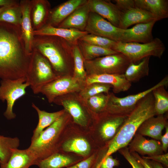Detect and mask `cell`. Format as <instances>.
I'll list each match as a JSON object with an SVG mask.
<instances>
[{
	"mask_svg": "<svg viewBox=\"0 0 168 168\" xmlns=\"http://www.w3.org/2000/svg\"><path fill=\"white\" fill-rule=\"evenodd\" d=\"M31 54L26 49L20 27L0 22V78L26 77Z\"/></svg>",
	"mask_w": 168,
	"mask_h": 168,
	"instance_id": "obj_1",
	"label": "cell"
},
{
	"mask_svg": "<svg viewBox=\"0 0 168 168\" xmlns=\"http://www.w3.org/2000/svg\"><path fill=\"white\" fill-rule=\"evenodd\" d=\"M73 45L58 36L36 35L33 49L37 50L48 60L58 77L73 76Z\"/></svg>",
	"mask_w": 168,
	"mask_h": 168,
	"instance_id": "obj_2",
	"label": "cell"
},
{
	"mask_svg": "<svg viewBox=\"0 0 168 168\" xmlns=\"http://www.w3.org/2000/svg\"><path fill=\"white\" fill-rule=\"evenodd\" d=\"M155 116L154 98L152 92L140 100L125 118L115 135L109 142L106 153L103 157L127 147L142 123Z\"/></svg>",
	"mask_w": 168,
	"mask_h": 168,
	"instance_id": "obj_3",
	"label": "cell"
},
{
	"mask_svg": "<svg viewBox=\"0 0 168 168\" xmlns=\"http://www.w3.org/2000/svg\"><path fill=\"white\" fill-rule=\"evenodd\" d=\"M71 119L65 111L55 121L44 130L37 138L31 141L27 149L35 156L39 162L58 152L63 128Z\"/></svg>",
	"mask_w": 168,
	"mask_h": 168,
	"instance_id": "obj_4",
	"label": "cell"
},
{
	"mask_svg": "<svg viewBox=\"0 0 168 168\" xmlns=\"http://www.w3.org/2000/svg\"><path fill=\"white\" fill-rule=\"evenodd\" d=\"M59 77L55 74L48 60L40 52L33 49L26 76V82L33 93H40L45 85Z\"/></svg>",
	"mask_w": 168,
	"mask_h": 168,
	"instance_id": "obj_5",
	"label": "cell"
},
{
	"mask_svg": "<svg viewBox=\"0 0 168 168\" xmlns=\"http://www.w3.org/2000/svg\"><path fill=\"white\" fill-rule=\"evenodd\" d=\"M53 103L62 106L73 122L82 127H86L91 121H95L97 116L78 93H71L58 97Z\"/></svg>",
	"mask_w": 168,
	"mask_h": 168,
	"instance_id": "obj_6",
	"label": "cell"
},
{
	"mask_svg": "<svg viewBox=\"0 0 168 168\" xmlns=\"http://www.w3.org/2000/svg\"><path fill=\"white\" fill-rule=\"evenodd\" d=\"M113 50L124 55L131 62L136 63L148 56L161 58L165 47L160 39L156 38L145 43L117 42Z\"/></svg>",
	"mask_w": 168,
	"mask_h": 168,
	"instance_id": "obj_7",
	"label": "cell"
},
{
	"mask_svg": "<svg viewBox=\"0 0 168 168\" xmlns=\"http://www.w3.org/2000/svg\"><path fill=\"white\" fill-rule=\"evenodd\" d=\"M131 62L122 54L117 53L84 60L87 76L102 74H124Z\"/></svg>",
	"mask_w": 168,
	"mask_h": 168,
	"instance_id": "obj_8",
	"label": "cell"
},
{
	"mask_svg": "<svg viewBox=\"0 0 168 168\" xmlns=\"http://www.w3.org/2000/svg\"><path fill=\"white\" fill-rule=\"evenodd\" d=\"M168 84V77L166 76L153 86L136 94L119 97L113 92H110L109 101L104 110L114 115L127 117L142 98L157 87L161 86L166 87Z\"/></svg>",
	"mask_w": 168,
	"mask_h": 168,
	"instance_id": "obj_9",
	"label": "cell"
},
{
	"mask_svg": "<svg viewBox=\"0 0 168 168\" xmlns=\"http://www.w3.org/2000/svg\"><path fill=\"white\" fill-rule=\"evenodd\" d=\"M30 86L26 77L17 79H2L0 82V100L6 101L7 106L4 115L8 120L15 119L16 116L13 109L16 100L26 94V89Z\"/></svg>",
	"mask_w": 168,
	"mask_h": 168,
	"instance_id": "obj_10",
	"label": "cell"
},
{
	"mask_svg": "<svg viewBox=\"0 0 168 168\" xmlns=\"http://www.w3.org/2000/svg\"><path fill=\"white\" fill-rule=\"evenodd\" d=\"M86 82L80 81L73 76L59 77L43 86L40 93L45 96L49 103L57 97L71 93H79L86 86Z\"/></svg>",
	"mask_w": 168,
	"mask_h": 168,
	"instance_id": "obj_11",
	"label": "cell"
},
{
	"mask_svg": "<svg viewBox=\"0 0 168 168\" xmlns=\"http://www.w3.org/2000/svg\"><path fill=\"white\" fill-rule=\"evenodd\" d=\"M85 31L88 34L120 42L124 29L114 26L98 14L90 12Z\"/></svg>",
	"mask_w": 168,
	"mask_h": 168,
	"instance_id": "obj_12",
	"label": "cell"
},
{
	"mask_svg": "<svg viewBox=\"0 0 168 168\" xmlns=\"http://www.w3.org/2000/svg\"><path fill=\"white\" fill-rule=\"evenodd\" d=\"M127 117L114 115L105 111L98 114L95 122L99 125L98 131L101 139L104 141H110Z\"/></svg>",
	"mask_w": 168,
	"mask_h": 168,
	"instance_id": "obj_13",
	"label": "cell"
},
{
	"mask_svg": "<svg viewBox=\"0 0 168 168\" xmlns=\"http://www.w3.org/2000/svg\"><path fill=\"white\" fill-rule=\"evenodd\" d=\"M156 21L139 23L131 28L124 29L120 42L145 43L152 41L154 39L152 30Z\"/></svg>",
	"mask_w": 168,
	"mask_h": 168,
	"instance_id": "obj_14",
	"label": "cell"
},
{
	"mask_svg": "<svg viewBox=\"0 0 168 168\" xmlns=\"http://www.w3.org/2000/svg\"><path fill=\"white\" fill-rule=\"evenodd\" d=\"M87 2L91 12L98 14L119 27L122 12L115 4L104 0H87Z\"/></svg>",
	"mask_w": 168,
	"mask_h": 168,
	"instance_id": "obj_15",
	"label": "cell"
},
{
	"mask_svg": "<svg viewBox=\"0 0 168 168\" xmlns=\"http://www.w3.org/2000/svg\"><path fill=\"white\" fill-rule=\"evenodd\" d=\"M128 147L130 152H136L141 155L152 156L163 154L161 145L158 140L148 139L136 133Z\"/></svg>",
	"mask_w": 168,
	"mask_h": 168,
	"instance_id": "obj_16",
	"label": "cell"
},
{
	"mask_svg": "<svg viewBox=\"0 0 168 168\" xmlns=\"http://www.w3.org/2000/svg\"><path fill=\"white\" fill-rule=\"evenodd\" d=\"M22 17L20 25L21 37L27 52L31 54L33 51V42L34 35L30 17L31 0L20 1Z\"/></svg>",
	"mask_w": 168,
	"mask_h": 168,
	"instance_id": "obj_17",
	"label": "cell"
},
{
	"mask_svg": "<svg viewBox=\"0 0 168 168\" xmlns=\"http://www.w3.org/2000/svg\"><path fill=\"white\" fill-rule=\"evenodd\" d=\"M88 34L85 31L54 27L45 25L40 29L33 31L34 35H52L61 38L73 45L77 44L82 37Z\"/></svg>",
	"mask_w": 168,
	"mask_h": 168,
	"instance_id": "obj_18",
	"label": "cell"
},
{
	"mask_svg": "<svg viewBox=\"0 0 168 168\" xmlns=\"http://www.w3.org/2000/svg\"><path fill=\"white\" fill-rule=\"evenodd\" d=\"M87 0H69L51 9L46 24L57 27Z\"/></svg>",
	"mask_w": 168,
	"mask_h": 168,
	"instance_id": "obj_19",
	"label": "cell"
},
{
	"mask_svg": "<svg viewBox=\"0 0 168 168\" xmlns=\"http://www.w3.org/2000/svg\"><path fill=\"white\" fill-rule=\"evenodd\" d=\"M47 0H31L30 17L34 31L39 30L46 24L51 10Z\"/></svg>",
	"mask_w": 168,
	"mask_h": 168,
	"instance_id": "obj_20",
	"label": "cell"
},
{
	"mask_svg": "<svg viewBox=\"0 0 168 168\" xmlns=\"http://www.w3.org/2000/svg\"><path fill=\"white\" fill-rule=\"evenodd\" d=\"M95 82L111 85L114 94L128 91L132 85V83L126 79L124 74H102L87 76L86 80V85Z\"/></svg>",
	"mask_w": 168,
	"mask_h": 168,
	"instance_id": "obj_21",
	"label": "cell"
},
{
	"mask_svg": "<svg viewBox=\"0 0 168 168\" xmlns=\"http://www.w3.org/2000/svg\"><path fill=\"white\" fill-rule=\"evenodd\" d=\"M167 125V119L164 114L154 116L144 122L136 133L156 140H160L162 131Z\"/></svg>",
	"mask_w": 168,
	"mask_h": 168,
	"instance_id": "obj_22",
	"label": "cell"
},
{
	"mask_svg": "<svg viewBox=\"0 0 168 168\" xmlns=\"http://www.w3.org/2000/svg\"><path fill=\"white\" fill-rule=\"evenodd\" d=\"M153 21H158L153 15L135 7L122 12L119 27L125 29L133 25L147 23Z\"/></svg>",
	"mask_w": 168,
	"mask_h": 168,
	"instance_id": "obj_23",
	"label": "cell"
},
{
	"mask_svg": "<svg viewBox=\"0 0 168 168\" xmlns=\"http://www.w3.org/2000/svg\"><path fill=\"white\" fill-rule=\"evenodd\" d=\"M90 10L86 2L80 6L57 27L85 31Z\"/></svg>",
	"mask_w": 168,
	"mask_h": 168,
	"instance_id": "obj_24",
	"label": "cell"
},
{
	"mask_svg": "<svg viewBox=\"0 0 168 168\" xmlns=\"http://www.w3.org/2000/svg\"><path fill=\"white\" fill-rule=\"evenodd\" d=\"M38 162L36 157L27 148H17L13 150L8 161L0 165V168H29L32 165H37Z\"/></svg>",
	"mask_w": 168,
	"mask_h": 168,
	"instance_id": "obj_25",
	"label": "cell"
},
{
	"mask_svg": "<svg viewBox=\"0 0 168 168\" xmlns=\"http://www.w3.org/2000/svg\"><path fill=\"white\" fill-rule=\"evenodd\" d=\"M135 6L153 15L158 21L168 17L167 0H134Z\"/></svg>",
	"mask_w": 168,
	"mask_h": 168,
	"instance_id": "obj_26",
	"label": "cell"
},
{
	"mask_svg": "<svg viewBox=\"0 0 168 168\" xmlns=\"http://www.w3.org/2000/svg\"><path fill=\"white\" fill-rule=\"evenodd\" d=\"M32 107L36 111L38 117V122L33 131L31 141L36 139L46 128L49 126L65 112L64 109L52 113H49L40 110L34 103L32 104Z\"/></svg>",
	"mask_w": 168,
	"mask_h": 168,
	"instance_id": "obj_27",
	"label": "cell"
},
{
	"mask_svg": "<svg viewBox=\"0 0 168 168\" xmlns=\"http://www.w3.org/2000/svg\"><path fill=\"white\" fill-rule=\"evenodd\" d=\"M150 58L146 57L136 63L131 62L124 74L126 79L132 83L138 82L141 78L148 76Z\"/></svg>",
	"mask_w": 168,
	"mask_h": 168,
	"instance_id": "obj_28",
	"label": "cell"
},
{
	"mask_svg": "<svg viewBox=\"0 0 168 168\" xmlns=\"http://www.w3.org/2000/svg\"><path fill=\"white\" fill-rule=\"evenodd\" d=\"M77 161V160L72 157L58 152L40 161L37 166L39 168H67Z\"/></svg>",
	"mask_w": 168,
	"mask_h": 168,
	"instance_id": "obj_29",
	"label": "cell"
},
{
	"mask_svg": "<svg viewBox=\"0 0 168 168\" xmlns=\"http://www.w3.org/2000/svg\"><path fill=\"white\" fill-rule=\"evenodd\" d=\"M77 45L84 60H90L118 53L112 49L87 43L80 40L78 41Z\"/></svg>",
	"mask_w": 168,
	"mask_h": 168,
	"instance_id": "obj_30",
	"label": "cell"
},
{
	"mask_svg": "<svg viewBox=\"0 0 168 168\" xmlns=\"http://www.w3.org/2000/svg\"><path fill=\"white\" fill-rule=\"evenodd\" d=\"M62 150L66 152H73L81 156H88L91 150L88 142L82 137L72 138L64 142L61 146Z\"/></svg>",
	"mask_w": 168,
	"mask_h": 168,
	"instance_id": "obj_31",
	"label": "cell"
},
{
	"mask_svg": "<svg viewBox=\"0 0 168 168\" xmlns=\"http://www.w3.org/2000/svg\"><path fill=\"white\" fill-rule=\"evenodd\" d=\"M20 144V140L17 137L0 135V165L5 164L8 161L13 150L18 148Z\"/></svg>",
	"mask_w": 168,
	"mask_h": 168,
	"instance_id": "obj_32",
	"label": "cell"
},
{
	"mask_svg": "<svg viewBox=\"0 0 168 168\" xmlns=\"http://www.w3.org/2000/svg\"><path fill=\"white\" fill-rule=\"evenodd\" d=\"M165 87L160 86L152 92L156 116L163 115L168 110V92Z\"/></svg>",
	"mask_w": 168,
	"mask_h": 168,
	"instance_id": "obj_33",
	"label": "cell"
},
{
	"mask_svg": "<svg viewBox=\"0 0 168 168\" xmlns=\"http://www.w3.org/2000/svg\"><path fill=\"white\" fill-rule=\"evenodd\" d=\"M22 13L19 3L9 6L0 15V22L20 27Z\"/></svg>",
	"mask_w": 168,
	"mask_h": 168,
	"instance_id": "obj_34",
	"label": "cell"
},
{
	"mask_svg": "<svg viewBox=\"0 0 168 168\" xmlns=\"http://www.w3.org/2000/svg\"><path fill=\"white\" fill-rule=\"evenodd\" d=\"M74 72L73 77L82 81L86 82L87 75L84 66V60L77 44L73 48Z\"/></svg>",
	"mask_w": 168,
	"mask_h": 168,
	"instance_id": "obj_35",
	"label": "cell"
},
{
	"mask_svg": "<svg viewBox=\"0 0 168 168\" xmlns=\"http://www.w3.org/2000/svg\"><path fill=\"white\" fill-rule=\"evenodd\" d=\"M110 92L108 94L100 93L88 98L86 100L90 110L98 114L105 109L109 101Z\"/></svg>",
	"mask_w": 168,
	"mask_h": 168,
	"instance_id": "obj_36",
	"label": "cell"
},
{
	"mask_svg": "<svg viewBox=\"0 0 168 168\" xmlns=\"http://www.w3.org/2000/svg\"><path fill=\"white\" fill-rule=\"evenodd\" d=\"M112 86L108 84L95 82L86 85L85 87L78 93L84 99L100 93L108 94Z\"/></svg>",
	"mask_w": 168,
	"mask_h": 168,
	"instance_id": "obj_37",
	"label": "cell"
},
{
	"mask_svg": "<svg viewBox=\"0 0 168 168\" xmlns=\"http://www.w3.org/2000/svg\"><path fill=\"white\" fill-rule=\"evenodd\" d=\"M79 40L88 44L113 50L117 42L90 34L85 35Z\"/></svg>",
	"mask_w": 168,
	"mask_h": 168,
	"instance_id": "obj_38",
	"label": "cell"
},
{
	"mask_svg": "<svg viewBox=\"0 0 168 168\" xmlns=\"http://www.w3.org/2000/svg\"><path fill=\"white\" fill-rule=\"evenodd\" d=\"M119 152L128 161L132 168H144L143 166L130 152L126 147L119 150Z\"/></svg>",
	"mask_w": 168,
	"mask_h": 168,
	"instance_id": "obj_39",
	"label": "cell"
},
{
	"mask_svg": "<svg viewBox=\"0 0 168 168\" xmlns=\"http://www.w3.org/2000/svg\"><path fill=\"white\" fill-rule=\"evenodd\" d=\"M96 159L95 154H93L86 159L66 168H91Z\"/></svg>",
	"mask_w": 168,
	"mask_h": 168,
	"instance_id": "obj_40",
	"label": "cell"
},
{
	"mask_svg": "<svg viewBox=\"0 0 168 168\" xmlns=\"http://www.w3.org/2000/svg\"><path fill=\"white\" fill-rule=\"evenodd\" d=\"M101 161L100 168H114V167L118 166L120 165L119 161L113 158L111 155L105 157H103Z\"/></svg>",
	"mask_w": 168,
	"mask_h": 168,
	"instance_id": "obj_41",
	"label": "cell"
},
{
	"mask_svg": "<svg viewBox=\"0 0 168 168\" xmlns=\"http://www.w3.org/2000/svg\"><path fill=\"white\" fill-rule=\"evenodd\" d=\"M115 4L122 12L135 7L134 0H115Z\"/></svg>",
	"mask_w": 168,
	"mask_h": 168,
	"instance_id": "obj_42",
	"label": "cell"
},
{
	"mask_svg": "<svg viewBox=\"0 0 168 168\" xmlns=\"http://www.w3.org/2000/svg\"><path fill=\"white\" fill-rule=\"evenodd\" d=\"M142 157L147 160L157 161L166 167H168V153L156 155L147 156H142Z\"/></svg>",
	"mask_w": 168,
	"mask_h": 168,
	"instance_id": "obj_43",
	"label": "cell"
},
{
	"mask_svg": "<svg viewBox=\"0 0 168 168\" xmlns=\"http://www.w3.org/2000/svg\"><path fill=\"white\" fill-rule=\"evenodd\" d=\"M131 154L143 166L144 168H153L149 160L141 157L138 153L136 152H130Z\"/></svg>",
	"mask_w": 168,
	"mask_h": 168,
	"instance_id": "obj_44",
	"label": "cell"
},
{
	"mask_svg": "<svg viewBox=\"0 0 168 168\" xmlns=\"http://www.w3.org/2000/svg\"><path fill=\"white\" fill-rule=\"evenodd\" d=\"M165 133L161 137V147L163 152H166L168 147V126L166 127Z\"/></svg>",
	"mask_w": 168,
	"mask_h": 168,
	"instance_id": "obj_45",
	"label": "cell"
},
{
	"mask_svg": "<svg viewBox=\"0 0 168 168\" xmlns=\"http://www.w3.org/2000/svg\"><path fill=\"white\" fill-rule=\"evenodd\" d=\"M20 1L16 0H0V7H9L19 3Z\"/></svg>",
	"mask_w": 168,
	"mask_h": 168,
	"instance_id": "obj_46",
	"label": "cell"
},
{
	"mask_svg": "<svg viewBox=\"0 0 168 168\" xmlns=\"http://www.w3.org/2000/svg\"><path fill=\"white\" fill-rule=\"evenodd\" d=\"M149 161L153 168H164L162 164L159 162L153 160Z\"/></svg>",
	"mask_w": 168,
	"mask_h": 168,
	"instance_id": "obj_47",
	"label": "cell"
},
{
	"mask_svg": "<svg viewBox=\"0 0 168 168\" xmlns=\"http://www.w3.org/2000/svg\"><path fill=\"white\" fill-rule=\"evenodd\" d=\"M8 7H0V15Z\"/></svg>",
	"mask_w": 168,
	"mask_h": 168,
	"instance_id": "obj_48",
	"label": "cell"
},
{
	"mask_svg": "<svg viewBox=\"0 0 168 168\" xmlns=\"http://www.w3.org/2000/svg\"><path fill=\"white\" fill-rule=\"evenodd\" d=\"M101 163V161L100 162H99L96 165V167L94 168H100Z\"/></svg>",
	"mask_w": 168,
	"mask_h": 168,
	"instance_id": "obj_49",
	"label": "cell"
},
{
	"mask_svg": "<svg viewBox=\"0 0 168 168\" xmlns=\"http://www.w3.org/2000/svg\"></svg>",
	"mask_w": 168,
	"mask_h": 168,
	"instance_id": "obj_50",
	"label": "cell"
}]
</instances>
